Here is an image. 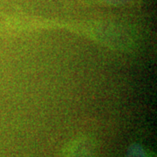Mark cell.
<instances>
[{
	"instance_id": "obj_2",
	"label": "cell",
	"mask_w": 157,
	"mask_h": 157,
	"mask_svg": "<svg viewBox=\"0 0 157 157\" xmlns=\"http://www.w3.org/2000/svg\"><path fill=\"white\" fill-rule=\"evenodd\" d=\"M127 157H149L147 152L137 144H134L129 147Z\"/></svg>"
},
{
	"instance_id": "obj_1",
	"label": "cell",
	"mask_w": 157,
	"mask_h": 157,
	"mask_svg": "<svg viewBox=\"0 0 157 157\" xmlns=\"http://www.w3.org/2000/svg\"><path fill=\"white\" fill-rule=\"evenodd\" d=\"M95 141L87 136L76 138L66 148L64 157H95Z\"/></svg>"
}]
</instances>
